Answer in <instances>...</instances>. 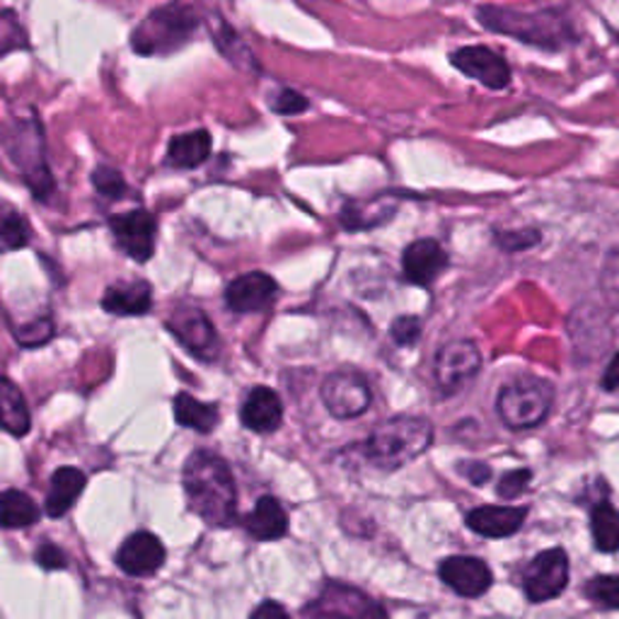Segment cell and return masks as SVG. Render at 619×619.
I'll use <instances>...</instances> for the list:
<instances>
[{"label":"cell","mask_w":619,"mask_h":619,"mask_svg":"<svg viewBox=\"0 0 619 619\" xmlns=\"http://www.w3.org/2000/svg\"><path fill=\"white\" fill-rule=\"evenodd\" d=\"M279 294V286L264 271H252L239 276L225 290V306L233 312H262L267 310Z\"/></svg>","instance_id":"4fadbf2b"},{"label":"cell","mask_w":619,"mask_h":619,"mask_svg":"<svg viewBox=\"0 0 619 619\" xmlns=\"http://www.w3.org/2000/svg\"><path fill=\"white\" fill-rule=\"evenodd\" d=\"M12 158L18 160V166L28 172L30 182L34 184L36 192L42 189V182H49V172L44 168V153H42V131L36 129V124H18L15 136H12L10 146Z\"/></svg>","instance_id":"ac0fdd59"},{"label":"cell","mask_w":619,"mask_h":619,"mask_svg":"<svg viewBox=\"0 0 619 619\" xmlns=\"http://www.w3.org/2000/svg\"><path fill=\"white\" fill-rule=\"evenodd\" d=\"M85 489V474L75 467H61V470L52 477V487L46 494V513L52 517H58L68 513V509L83 494Z\"/></svg>","instance_id":"603a6c76"},{"label":"cell","mask_w":619,"mask_h":619,"mask_svg":"<svg viewBox=\"0 0 619 619\" xmlns=\"http://www.w3.org/2000/svg\"><path fill=\"white\" fill-rule=\"evenodd\" d=\"M460 474L470 479V482L474 487H482L489 482V477H491V470L484 465V462H460Z\"/></svg>","instance_id":"f35d334b"},{"label":"cell","mask_w":619,"mask_h":619,"mask_svg":"<svg viewBox=\"0 0 619 619\" xmlns=\"http://www.w3.org/2000/svg\"><path fill=\"white\" fill-rule=\"evenodd\" d=\"M477 20L489 32L506 34L523 44L557 52L574 40V28L557 10H515L499 6H479Z\"/></svg>","instance_id":"7a4b0ae2"},{"label":"cell","mask_w":619,"mask_h":619,"mask_svg":"<svg viewBox=\"0 0 619 619\" xmlns=\"http://www.w3.org/2000/svg\"><path fill=\"white\" fill-rule=\"evenodd\" d=\"M114 237L119 247L136 262L150 259L156 249V218L148 211L138 209L111 221Z\"/></svg>","instance_id":"30bf717a"},{"label":"cell","mask_w":619,"mask_h":619,"mask_svg":"<svg viewBox=\"0 0 619 619\" xmlns=\"http://www.w3.org/2000/svg\"><path fill=\"white\" fill-rule=\"evenodd\" d=\"M239 419L255 434H271L284 421V404L269 387H255L247 395Z\"/></svg>","instance_id":"e0dca14e"},{"label":"cell","mask_w":619,"mask_h":619,"mask_svg":"<svg viewBox=\"0 0 619 619\" xmlns=\"http://www.w3.org/2000/svg\"><path fill=\"white\" fill-rule=\"evenodd\" d=\"M24 46V30L18 18L8 10H0V56L12 52V49Z\"/></svg>","instance_id":"1f68e13d"},{"label":"cell","mask_w":619,"mask_h":619,"mask_svg":"<svg viewBox=\"0 0 619 619\" xmlns=\"http://www.w3.org/2000/svg\"><path fill=\"white\" fill-rule=\"evenodd\" d=\"M530 479H533V472L530 470H513V472H506L501 477V482H499V497L501 499H506V501H513L523 494V491L527 489L530 484Z\"/></svg>","instance_id":"836d02e7"},{"label":"cell","mask_w":619,"mask_h":619,"mask_svg":"<svg viewBox=\"0 0 619 619\" xmlns=\"http://www.w3.org/2000/svg\"><path fill=\"white\" fill-rule=\"evenodd\" d=\"M189 509L209 525L225 527L235 521L237 491L231 467L216 452L199 450L184 465Z\"/></svg>","instance_id":"6da1fadb"},{"label":"cell","mask_w":619,"mask_h":619,"mask_svg":"<svg viewBox=\"0 0 619 619\" xmlns=\"http://www.w3.org/2000/svg\"><path fill=\"white\" fill-rule=\"evenodd\" d=\"M590 602L605 610H619V576H596L586 586Z\"/></svg>","instance_id":"f546056e"},{"label":"cell","mask_w":619,"mask_h":619,"mask_svg":"<svg viewBox=\"0 0 619 619\" xmlns=\"http://www.w3.org/2000/svg\"><path fill=\"white\" fill-rule=\"evenodd\" d=\"M525 515H527L525 509H515V506H482L467 513L465 521L467 527L474 530L477 535L501 540L517 533L525 523Z\"/></svg>","instance_id":"d6986e66"},{"label":"cell","mask_w":619,"mask_h":619,"mask_svg":"<svg viewBox=\"0 0 619 619\" xmlns=\"http://www.w3.org/2000/svg\"><path fill=\"white\" fill-rule=\"evenodd\" d=\"M150 302H153L150 286L143 281H131L111 286L103 298V308L111 314L131 318V314H146L150 310Z\"/></svg>","instance_id":"7402d4cb"},{"label":"cell","mask_w":619,"mask_h":619,"mask_svg":"<svg viewBox=\"0 0 619 619\" xmlns=\"http://www.w3.org/2000/svg\"><path fill=\"white\" fill-rule=\"evenodd\" d=\"M168 327L194 356L204 361H213L218 356V334L201 310H180L168 322Z\"/></svg>","instance_id":"7c38bea8"},{"label":"cell","mask_w":619,"mask_h":619,"mask_svg":"<svg viewBox=\"0 0 619 619\" xmlns=\"http://www.w3.org/2000/svg\"><path fill=\"white\" fill-rule=\"evenodd\" d=\"M40 511H36L34 501L22 494V491H6L0 494V527L6 530H20L36 523Z\"/></svg>","instance_id":"4316f807"},{"label":"cell","mask_w":619,"mask_h":619,"mask_svg":"<svg viewBox=\"0 0 619 619\" xmlns=\"http://www.w3.org/2000/svg\"><path fill=\"white\" fill-rule=\"evenodd\" d=\"M30 243V225L12 209L0 213V252L20 249Z\"/></svg>","instance_id":"f1b7e54d"},{"label":"cell","mask_w":619,"mask_h":619,"mask_svg":"<svg viewBox=\"0 0 619 619\" xmlns=\"http://www.w3.org/2000/svg\"><path fill=\"white\" fill-rule=\"evenodd\" d=\"M434 444V426L426 416L399 414L373 428L363 444V458L381 470H399Z\"/></svg>","instance_id":"3957f363"},{"label":"cell","mask_w":619,"mask_h":619,"mask_svg":"<svg viewBox=\"0 0 619 619\" xmlns=\"http://www.w3.org/2000/svg\"><path fill=\"white\" fill-rule=\"evenodd\" d=\"M286 617L288 612L281 608V605H276V602H264V605H259V608L252 612V617Z\"/></svg>","instance_id":"60d3db41"},{"label":"cell","mask_w":619,"mask_h":619,"mask_svg":"<svg viewBox=\"0 0 619 619\" xmlns=\"http://www.w3.org/2000/svg\"><path fill=\"white\" fill-rule=\"evenodd\" d=\"M174 419L180 421V426L194 428L199 434H211L218 426L221 414L213 404H204L192 395L182 393L174 397Z\"/></svg>","instance_id":"484cf974"},{"label":"cell","mask_w":619,"mask_h":619,"mask_svg":"<svg viewBox=\"0 0 619 619\" xmlns=\"http://www.w3.org/2000/svg\"><path fill=\"white\" fill-rule=\"evenodd\" d=\"M600 290L605 300L619 310V249H612L610 255L605 257L602 274H600Z\"/></svg>","instance_id":"4dcf8cb0"},{"label":"cell","mask_w":619,"mask_h":619,"mask_svg":"<svg viewBox=\"0 0 619 619\" xmlns=\"http://www.w3.org/2000/svg\"><path fill=\"white\" fill-rule=\"evenodd\" d=\"M540 243V233L537 231H523V233H506L499 235V245L509 252H517L525 247H533Z\"/></svg>","instance_id":"74e56055"},{"label":"cell","mask_w":619,"mask_h":619,"mask_svg":"<svg viewBox=\"0 0 619 619\" xmlns=\"http://www.w3.org/2000/svg\"><path fill=\"white\" fill-rule=\"evenodd\" d=\"M554 402V387L535 375L515 377L499 393L497 412L511 431H527L547 419Z\"/></svg>","instance_id":"5b68a950"},{"label":"cell","mask_w":619,"mask_h":619,"mask_svg":"<svg viewBox=\"0 0 619 619\" xmlns=\"http://www.w3.org/2000/svg\"><path fill=\"white\" fill-rule=\"evenodd\" d=\"M0 428L12 436H24L30 431V409L20 387L0 377Z\"/></svg>","instance_id":"cb8c5ba5"},{"label":"cell","mask_w":619,"mask_h":619,"mask_svg":"<svg viewBox=\"0 0 619 619\" xmlns=\"http://www.w3.org/2000/svg\"><path fill=\"white\" fill-rule=\"evenodd\" d=\"M448 267V255L431 237L416 239L402 255V269L407 281L416 286H431Z\"/></svg>","instance_id":"5bb4252c"},{"label":"cell","mask_w":619,"mask_h":619,"mask_svg":"<svg viewBox=\"0 0 619 619\" xmlns=\"http://www.w3.org/2000/svg\"><path fill=\"white\" fill-rule=\"evenodd\" d=\"M245 527L255 540L274 542V540H281L288 533V515L274 497H262L257 501L255 511L245 517Z\"/></svg>","instance_id":"ffe728a7"},{"label":"cell","mask_w":619,"mask_h":619,"mask_svg":"<svg viewBox=\"0 0 619 619\" xmlns=\"http://www.w3.org/2000/svg\"><path fill=\"white\" fill-rule=\"evenodd\" d=\"M211 156V136L209 131H192L174 136L168 148V162L180 170L199 168L201 162H206Z\"/></svg>","instance_id":"d4e9b609"},{"label":"cell","mask_w":619,"mask_h":619,"mask_svg":"<svg viewBox=\"0 0 619 619\" xmlns=\"http://www.w3.org/2000/svg\"><path fill=\"white\" fill-rule=\"evenodd\" d=\"M93 184L97 192L107 199H119L126 189L121 174L111 168H97L93 174Z\"/></svg>","instance_id":"d6a6232c"},{"label":"cell","mask_w":619,"mask_h":619,"mask_svg":"<svg viewBox=\"0 0 619 619\" xmlns=\"http://www.w3.org/2000/svg\"><path fill=\"white\" fill-rule=\"evenodd\" d=\"M568 586V557L564 549H545L527 564L523 590L530 602H547L559 598Z\"/></svg>","instance_id":"ba28073f"},{"label":"cell","mask_w":619,"mask_h":619,"mask_svg":"<svg viewBox=\"0 0 619 619\" xmlns=\"http://www.w3.org/2000/svg\"><path fill=\"white\" fill-rule=\"evenodd\" d=\"M593 542L600 552H619V511L610 503H596L590 511Z\"/></svg>","instance_id":"83f0119b"},{"label":"cell","mask_w":619,"mask_h":619,"mask_svg":"<svg viewBox=\"0 0 619 619\" xmlns=\"http://www.w3.org/2000/svg\"><path fill=\"white\" fill-rule=\"evenodd\" d=\"M209 20V30H211V36H213V42L218 44L221 49V54L235 63L237 68H243V71H257V61L255 56H252L249 52V46L243 42V36H239L235 32V28L231 22H227L225 18H221L218 12H211V15L206 18Z\"/></svg>","instance_id":"44dd1931"},{"label":"cell","mask_w":619,"mask_h":619,"mask_svg":"<svg viewBox=\"0 0 619 619\" xmlns=\"http://www.w3.org/2000/svg\"><path fill=\"white\" fill-rule=\"evenodd\" d=\"M450 63L467 78H474L489 90H503L511 83V66L489 46H462L450 54Z\"/></svg>","instance_id":"9c48e42d"},{"label":"cell","mask_w":619,"mask_h":619,"mask_svg":"<svg viewBox=\"0 0 619 619\" xmlns=\"http://www.w3.org/2000/svg\"><path fill=\"white\" fill-rule=\"evenodd\" d=\"M479 369H482V353H479L474 341L455 339L438 351L436 356V383L444 395L460 393L465 385H470Z\"/></svg>","instance_id":"52a82bcc"},{"label":"cell","mask_w":619,"mask_h":619,"mask_svg":"<svg viewBox=\"0 0 619 619\" xmlns=\"http://www.w3.org/2000/svg\"><path fill=\"white\" fill-rule=\"evenodd\" d=\"M440 580L462 598H479L494 584L491 568L477 557H448L438 568Z\"/></svg>","instance_id":"8fae6325"},{"label":"cell","mask_w":619,"mask_h":619,"mask_svg":"<svg viewBox=\"0 0 619 619\" xmlns=\"http://www.w3.org/2000/svg\"><path fill=\"white\" fill-rule=\"evenodd\" d=\"M117 564L121 572L129 576H153L156 572H160V566L166 564V547H162V542L156 535L136 533L121 545L117 554Z\"/></svg>","instance_id":"9a60e30c"},{"label":"cell","mask_w":619,"mask_h":619,"mask_svg":"<svg viewBox=\"0 0 619 619\" xmlns=\"http://www.w3.org/2000/svg\"><path fill=\"white\" fill-rule=\"evenodd\" d=\"M600 385H602V389H608V393H615V389H619V351L615 353V359L610 361L608 371H605Z\"/></svg>","instance_id":"ab89813d"},{"label":"cell","mask_w":619,"mask_h":619,"mask_svg":"<svg viewBox=\"0 0 619 619\" xmlns=\"http://www.w3.org/2000/svg\"><path fill=\"white\" fill-rule=\"evenodd\" d=\"M389 334H393V339L399 346H409L421 337V320L412 318V314H404V318H397L393 322V330H389Z\"/></svg>","instance_id":"e575fe53"},{"label":"cell","mask_w":619,"mask_h":619,"mask_svg":"<svg viewBox=\"0 0 619 619\" xmlns=\"http://www.w3.org/2000/svg\"><path fill=\"white\" fill-rule=\"evenodd\" d=\"M322 404L337 419H356L371 407V385L365 375L353 369H341L324 377L320 387Z\"/></svg>","instance_id":"8992f818"},{"label":"cell","mask_w":619,"mask_h":619,"mask_svg":"<svg viewBox=\"0 0 619 619\" xmlns=\"http://www.w3.org/2000/svg\"><path fill=\"white\" fill-rule=\"evenodd\" d=\"M308 612H318V615H351V617H375V615H385V610L381 605L371 602L369 598L363 596L361 590L341 586V584H330L324 588L322 596L314 602V608H310Z\"/></svg>","instance_id":"2e32d148"},{"label":"cell","mask_w":619,"mask_h":619,"mask_svg":"<svg viewBox=\"0 0 619 619\" xmlns=\"http://www.w3.org/2000/svg\"><path fill=\"white\" fill-rule=\"evenodd\" d=\"M34 559H36V564H40L42 568H46V572H56V568H66V564H68V557H66V554H63L56 545H42L40 549H36Z\"/></svg>","instance_id":"8d00e7d4"},{"label":"cell","mask_w":619,"mask_h":619,"mask_svg":"<svg viewBox=\"0 0 619 619\" xmlns=\"http://www.w3.org/2000/svg\"><path fill=\"white\" fill-rule=\"evenodd\" d=\"M271 109L276 114H286V117H290V114L306 111L308 109V99L302 97L300 93L288 90V87H284V90L271 99Z\"/></svg>","instance_id":"d590c367"},{"label":"cell","mask_w":619,"mask_h":619,"mask_svg":"<svg viewBox=\"0 0 619 619\" xmlns=\"http://www.w3.org/2000/svg\"><path fill=\"white\" fill-rule=\"evenodd\" d=\"M199 30V15L192 6L168 3L138 24L131 34V46L136 54L156 56L182 49Z\"/></svg>","instance_id":"277c9868"}]
</instances>
